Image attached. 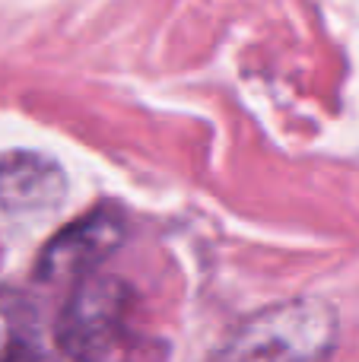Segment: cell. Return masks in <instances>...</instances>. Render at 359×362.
Instances as JSON below:
<instances>
[{"instance_id": "obj_4", "label": "cell", "mask_w": 359, "mask_h": 362, "mask_svg": "<svg viewBox=\"0 0 359 362\" xmlns=\"http://www.w3.org/2000/svg\"><path fill=\"white\" fill-rule=\"evenodd\" d=\"M67 197V175L54 159L6 156L0 159V223H42Z\"/></svg>"}, {"instance_id": "obj_5", "label": "cell", "mask_w": 359, "mask_h": 362, "mask_svg": "<svg viewBox=\"0 0 359 362\" xmlns=\"http://www.w3.org/2000/svg\"><path fill=\"white\" fill-rule=\"evenodd\" d=\"M32 353H38L32 305L23 296L0 289V359H19Z\"/></svg>"}, {"instance_id": "obj_1", "label": "cell", "mask_w": 359, "mask_h": 362, "mask_svg": "<svg viewBox=\"0 0 359 362\" xmlns=\"http://www.w3.org/2000/svg\"><path fill=\"white\" fill-rule=\"evenodd\" d=\"M337 315L315 299H296L264 308L242 321L216 356L229 359H324L337 350Z\"/></svg>"}, {"instance_id": "obj_2", "label": "cell", "mask_w": 359, "mask_h": 362, "mask_svg": "<svg viewBox=\"0 0 359 362\" xmlns=\"http://www.w3.org/2000/svg\"><path fill=\"white\" fill-rule=\"evenodd\" d=\"M134 289L118 276L89 274L80 280L57 318V346L64 356L102 359L124 350L131 334Z\"/></svg>"}, {"instance_id": "obj_3", "label": "cell", "mask_w": 359, "mask_h": 362, "mask_svg": "<svg viewBox=\"0 0 359 362\" xmlns=\"http://www.w3.org/2000/svg\"><path fill=\"white\" fill-rule=\"evenodd\" d=\"M127 235V223L114 206H95L76 223L64 226L42 248L35 264V276L48 286H76L89 274L102 267V261L121 248Z\"/></svg>"}]
</instances>
